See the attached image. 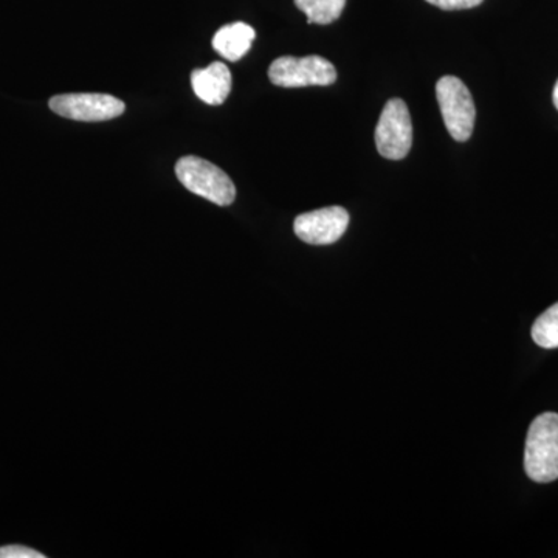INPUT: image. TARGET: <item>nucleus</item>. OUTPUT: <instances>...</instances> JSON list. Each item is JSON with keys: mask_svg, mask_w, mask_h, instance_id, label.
I'll use <instances>...</instances> for the list:
<instances>
[{"mask_svg": "<svg viewBox=\"0 0 558 558\" xmlns=\"http://www.w3.org/2000/svg\"><path fill=\"white\" fill-rule=\"evenodd\" d=\"M524 470L535 483L558 480V414L543 413L529 427Z\"/></svg>", "mask_w": 558, "mask_h": 558, "instance_id": "obj_1", "label": "nucleus"}, {"mask_svg": "<svg viewBox=\"0 0 558 558\" xmlns=\"http://www.w3.org/2000/svg\"><path fill=\"white\" fill-rule=\"evenodd\" d=\"M175 175L191 193L204 197L219 207H227L236 199V186L216 165L196 156L182 157L175 163Z\"/></svg>", "mask_w": 558, "mask_h": 558, "instance_id": "obj_2", "label": "nucleus"}, {"mask_svg": "<svg viewBox=\"0 0 558 558\" xmlns=\"http://www.w3.org/2000/svg\"><path fill=\"white\" fill-rule=\"evenodd\" d=\"M444 124L457 142H468L475 128L476 109L472 94L457 76H442L436 84Z\"/></svg>", "mask_w": 558, "mask_h": 558, "instance_id": "obj_3", "label": "nucleus"}, {"mask_svg": "<svg viewBox=\"0 0 558 558\" xmlns=\"http://www.w3.org/2000/svg\"><path fill=\"white\" fill-rule=\"evenodd\" d=\"M269 78L275 86L293 89V87L330 86L337 81V70L325 58L311 57L278 58L270 64Z\"/></svg>", "mask_w": 558, "mask_h": 558, "instance_id": "obj_4", "label": "nucleus"}, {"mask_svg": "<svg viewBox=\"0 0 558 558\" xmlns=\"http://www.w3.org/2000/svg\"><path fill=\"white\" fill-rule=\"evenodd\" d=\"M413 145V123L405 101L392 98L387 102L376 128V146L388 160H402Z\"/></svg>", "mask_w": 558, "mask_h": 558, "instance_id": "obj_5", "label": "nucleus"}, {"mask_svg": "<svg viewBox=\"0 0 558 558\" xmlns=\"http://www.w3.org/2000/svg\"><path fill=\"white\" fill-rule=\"evenodd\" d=\"M50 109L64 119L76 121H108L123 116L126 106L106 94H65L51 98Z\"/></svg>", "mask_w": 558, "mask_h": 558, "instance_id": "obj_6", "label": "nucleus"}, {"mask_svg": "<svg viewBox=\"0 0 558 558\" xmlns=\"http://www.w3.org/2000/svg\"><path fill=\"white\" fill-rule=\"evenodd\" d=\"M349 215L343 207H328L304 213L295 219L293 230L301 241L311 245L333 244L348 230Z\"/></svg>", "mask_w": 558, "mask_h": 558, "instance_id": "obj_7", "label": "nucleus"}, {"mask_svg": "<svg viewBox=\"0 0 558 558\" xmlns=\"http://www.w3.org/2000/svg\"><path fill=\"white\" fill-rule=\"evenodd\" d=\"M194 94L207 105L219 106L229 98L231 73L222 62H213L208 68L196 69L191 73Z\"/></svg>", "mask_w": 558, "mask_h": 558, "instance_id": "obj_8", "label": "nucleus"}, {"mask_svg": "<svg viewBox=\"0 0 558 558\" xmlns=\"http://www.w3.org/2000/svg\"><path fill=\"white\" fill-rule=\"evenodd\" d=\"M256 33L244 22L226 25L213 38V49L227 61L236 62L247 54Z\"/></svg>", "mask_w": 558, "mask_h": 558, "instance_id": "obj_9", "label": "nucleus"}, {"mask_svg": "<svg viewBox=\"0 0 558 558\" xmlns=\"http://www.w3.org/2000/svg\"><path fill=\"white\" fill-rule=\"evenodd\" d=\"M295 5L306 14L310 24L329 25L339 20L347 0H295Z\"/></svg>", "mask_w": 558, "mask_h": 558, "instance_id": "obj_10", "label": "nucleus"}, {"mask_svg": "<svg viewBox=\"0 0 558 558\" xmlns=\"http://www.w3.org/2000/svg\"><path fill=\"white\" fill-rule=\"evenodd\" d=\"M532 339L538 347L546 349L558 348V303L539 315L532 326Z\"/></svg>", "mask_w": 558, "mask_h": 558, "instance_id": "obj_11", "label": "nucleus"}, {"mask_svg": "<svg viewBox=\"0 0 558 558\" xmlns=\"http://www.w3.org/2000/svg\"><path fill=\"white\" fill-rule=\"evenodd\" d=\"M44 554L38 550L27 548V546L11 545L0 548V558H44Z\"/></svg>", "mask_w": 558, "mask_h": 558, "instance_id": "obj_12", "label": "nucleus"}, {"mask_svg": "<svg viewBox=\"0 0 558 558\" xmlns=\"http://www.w3.org/2000/svg\"><path fill=\"white\" fill-rule=\"evenodd\" d=\"M427 2L440 10L453 11L475 9L483 3V0H427Z\"/></svg>", "mask_w": 558, "mask_h": 558, "instance_id": "obj_13", "label": "nucleus"}, {"mask_svg": "<svg viewBox=\"0 0 558 558\" xmlns=\"http://www.w3.org/2000/svg\"><path fill=\"white\" fill-rule=\"evenodd\" d=\"M553 100H554V106H556V108L558 110V81H557L556 87H554Z\"/></svg>", "mask_w": 558, "mask_h": 558, "instance_id": "obj_14", "label": "nucleus"}]
</instances>
